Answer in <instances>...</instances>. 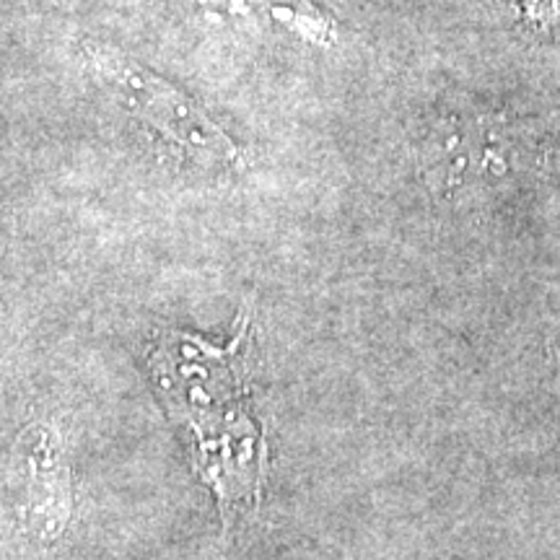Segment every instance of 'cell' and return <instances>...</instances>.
Returning a JSON list of instances; mask_svg holds the SVG:
<instances>
[{
	"label": "cell",
	"instance_id": "6da1fadb",
	"mask_svg": "<svg viewBox=\"0 0 560 560\" xmlns=\"http://www.w3.org/2000/svg\"><path fill=\"white\" fill-rule=\"evenodd\" d=\"M89 62L117 104L153 125L179 149L215 166H244L242 149H236L234 140L210 120L206 109L177 86L107 47H89Z\"/></svg>",
	"mask_w": 560,
	"mask_h": 560
}]
</instances>
